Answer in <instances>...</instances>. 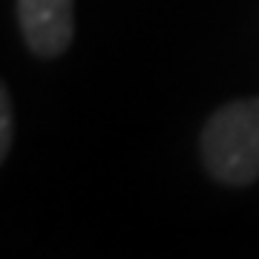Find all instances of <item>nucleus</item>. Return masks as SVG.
<instances>
[{
  "mask_svg": "<svg viewBox=\"0 0 259 259\" xmlns=\"http://www.w3.org/2000/svg\"><path fill=\"white\" fill-rule=\"evenodd\" d=\"M18 23L37 58H58L72 44V0H18Z\"/></svg>",
  "mask_w": 259,
  "mask_h": 259,
  "instance_id": "nucleus-2",
  "label": "nucleus"
},
{
  "mask_svg": "<svg viewBox=\"0 0 259 259\" xmlns=\"http://www.w3.org/2000/svg\"><path fill=\"white\" fill-rule=\"evenodd\" d=\"M12 98L6 93V87L0 83V164H3V158L9 156V147H12Z\"/></svg>",
  "mask_w": 259,
  "mask_h": 259,
  "instance_id": "nucleus-3",
  "label": "nucleus"
},
{
  "mask_svg": "<svg viewBox=\"0 0 259 259\" xmlns=\"http://www.w3.org/2000/svg\"><path fill=\"white\" fill-rule=\"evenodd\" d=\"M202 161L216 182L248 187L259 179V95L219 107L202 130Z\"/></svg>",
  "mask_w": 259,
  "mask_h": 259,
  "instance_id": "nucleus-1",
  "label": "nucleus"
}]
</instances>
